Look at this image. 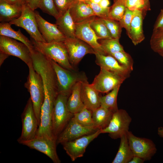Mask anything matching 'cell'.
Instances as JSON below:
<instances>
[{"label":"cell","mask_w":163,"mask_h":163,"mask_svg":"<svg viewBox=\"0 0 163 163\" xmlns=\"http://www.w3.org/2000/svg\"><path fill=\"white\" fill-rule=\"evenodd\" d=\"M118 39H101L98 40L105 53L112 55L117 52L124 51L123 47L121 45Z\"/></svg>","instance_id":"29"},{"label":"cell","mask_w":163,"mask_h":163,"mask_svg":"<svg viewBox=\"0 0 163 163\" xmlns=\"http://www.w3.org/2000/svg\"><path fill=\"white\" fill-rule=\"evenodd\" d=\"M134 11L126 8L125 13L121 19L119 21L122 28L126 30L127 34L129 31Z\"/></svg>","instance_id":"39"},{"label":"cell","mask_w":163,"mask_h":163,"mask_svg":"<svg viewBox=\"0 0 163 163\" xmlns=\"http://www.w3.org/2000/svg\"><path fill=\"white\" fill-rule=\"evenodd\" d=\"M127 136L134 155L138 156L146 161L151 160L156 153L157 148L152 140L136 136L129 131L127 132Z\"/></svg>","instance_id":"9"},{"label":"cell","mask_w":163,"mask_h":163,"mask_svg":"<svg viewBox=\"0 0 163 163\" xmlns=\"http://www.w3.org/2000/svg\"><path fill=\"white\" fill-rule=\"evenodd\" d=\"M114 112L100 106L92 111V117L95 127L98 129H103L109 124Z\"/></svg>","instance_id":"25"},{"label":"cell","mask_w":163,"mask_h":163,"mask_svg":"<svg viewBox=\"0 0 163 163\" xmlns=\"http://www.w3.org/2000/svg\"><path fill=\"white\" fill-rule=\"evenodd\" d=\"M22 9V5L11 4L4 0H0V21L9 22L18 18Z\"/></svg>","instance_id":"21"},{"label":"cell","mask_w":163,"mask_h":163,"mask_svg":"<svg viewBox=\"0 0 163 163\" xmlns=\"http://www.w3.org/2000/svg\"><path fill=\"white\" fill-rule=\"evenodd\" d=\"M40 8L43 12L53 16L56 19L59 16L54 0H41Z\"/></svg>","instance_id":"36"},{"label":"cell","mask_w":163,"mask_h":163,"mask_svg":"<svg viewBox=\"0 0 163 163\" xmlns=\"http://www.w3.org/2000/svg\"><path fill=\"white\" fill-rule=\"evenodd\" d=\"M145 161L143 159L138 156L134 155L129 163H143Z\"/></svg>","instance_id":"42"},{"label":"cell","mask_w":163,"mask_h":163,"mask_svg":"<svg viewBox=\"0 0 163 163\" xmlns=\"http://www.w3.org/2000/svg\"><path fill=\"white\" fill-rule=\"evenodd\" d=\"M110 4L109 0H101L99 5L102 8H107Z\"/></svg>","instance_id":"43"},{"label":"cell","mask_w":163,"mask_h":163,"mask_svg":"<svg viewBox=\"0 0 163 163\" xmlns=\"http://www.w3.org/2000/svg\"><path fill=\"white\" fill-rule=\"evenodd\" d=\"M126 79L118 74L100 68L99 73L91 84L99 92L106 93L121 85Z\"/></svg>","instance_id":"12"},{"label":"cell","mask_w":163,"mask_h":163,"mask_svg":"<svg viewBox=\"0 0 163 163\" xmlns=\"http://www.w3.org/2000/svg\"><path fill=\"white\" fill-rule=\"evenodd\" d=\"M143 12L139 10H134L129 31L127 34L135 46L141 42L145 38L142 27Z\"/></svg>","instance_id":"19"},{"label":"cell","mask_w":163,"mask_h":163,"mask_svg":"<svg viewBox=\"0 0 163 163\" xmlns=\"http://www.w3.org/2000/svg\"><path fill=\"white\" fill-rule=\"evenodd\" d=\"M90 25L97 36L100 39L112 38L111 35L101 18L96 16H93Z\"/></svg>","instance_id":"28"},{"label":"cell","mask_w":163,"mask_h":163,"mask_svg":"<svg viewBox=\"0 0 163 163\" xmlns=\"http://www.w3.org/2000/svg\"><path fill=\"white\" fill-rule=\"evenodd\" d=\"M158 136L161 138H163V127H159L158 129Z\"/></svg>","instance_id":"46"},{"label":"cell","mask_w":163,"mask_h":163,"mask_svg":"<svg viewBox=\"0 0 163 163\" xmlns=\"http://www.w3.org/2000/svg\"><path fill=\"white\" fill-rule=\"evenodd\" d=\"M97 130L95 127H88L82 125L72 117L57 137L56 142L58 144H62L92 133Z\"/></svg>","instance_id":"14"},{"label":"cell","mask_w":163,"mask_h":163,"mask_svg":"<svg viewBox=\"0 0 163 163\" xmlns=\"http://www.w3.org/2000/svg\"><path fill=\"white\" fill-rule=\"evenodd\" d=\"M34 11L27 6L22 5L21 15L9 23L24 29L34 40L46 42L39 29Z\"/></svg>","instance_id":"5"},{"label":"cell","mask_w":163,"mask_h":163,"mask_svg":"<svg viewBox=\"0 0 163 163\" xmlns=\"http://www.w3.org/2000/svg\"><path fill=\"white\" fill-rule=\"evenodd\" d=\"M29 74L24 86L30 94L35 114L39 126L40 122V110L44 98V92L42 79L35 70L33 64L28 66Z\"/></svg>","instance_id":"2"},{"label":"cell","mask_w":163,"mask_h":163,"mask_svg":"<svg viewBox=\"0 0 163 163\" xmlns=\"http://www.w3.org/2000/svg\"><path fill=\"white\" fill-rule=\"evenodd\" d=\"M56 143L55 138L35 136L33 139L21 144L44 154L54 163H60L61 161L56 151Z\"/></svg>","instance_id":"11"},{"label":"cell","mask_w":163,"mask_h":163,"mask_svg":"<svg viewBox=\"0 0 163 163\" xmlns=\"http://www.w3.org/2000/svg\"><path fill=\"white\" fill-rule=\"evenodd\" d=\"M7 2L13 5H22L21 0H4Z\"/></svg>","instance_id":"45"},{"label":"cell","mask_w":163,"mask_h":163,"mask_svg":"<svg viewBox=\"0 0 163 163\" xmlns=\"http://www.w3.org/2000/svg\"><path fill=\"white\" fill-rule=\"evenodd\" d=\"M93 16L76 24V37L88 44L94 49L95 53L107 55L98 42L100 38L97 36L90 26V22Z\"/></svg>","instance_id":"15"},{"label":"cell","mask_w":163,"mask_h":163,"mask_svg":"<svg viewBox=\"0 0 163 163\" xmlns=\"http://www.w3.org/2000/svg\"><path fill=\"white\" fill-rule=\"evenodd\" d=\"M41 0H21L22 5H25L34 11L37 8H40Z\"/></svg>","instance_id":"40"},{"label":"cell","mask_w":163,"mask_h":163,"mask_svg":"<svg viewBox=\"0 0 163 163\" xmlns=\"http://www.w3.org/2000/svg\"><path fill=\"white\" fill-rule=\"evenodd\" d=\"M63 43L70 62L74 68L78 65L85 55L95 53L90 45L76 37L66 38Z\"/></svg>","instance_id":"10"},{"label":"cell","mask_w":163,"mask_h":163,"mask_svg":"<svg viewBox=\"0 0 163 163\" xmlns=\"http://www.w3.org/2000/svg\"><path fill=\"white\" fill-rule=\"evenodd\" d=\"M73 117L83 126L94 127L92 117V111L85 107L80 111L74 114Z\"/></svg>","instance_id":"31"},{"label":"cell","mask_w":163,"mask_h":163,"mask_svg":"<svg viewBox=\"0 0 163 163\" xmlns=\"http://www.w3.org/2000/svg\"><path fill=\"white\" fill-rule=\"evenodd\" d=\"M101 133L100 129H98L92 133L62 144L71 160L74 161L78 158L83 156L89 143Z\"/></svg>","instance_id":"13"},{"label":"cell","mask_w":163,"mask_h":163,"mask_svg":"<svg viewBox=\"0 0 163 163\" xmlns=\"http://www.w3.org/2000/svg\"><path fill=\"white\" fill-rule=\"evenodd\" d=\"M151 49L159 53L163 50V30L153 31L150 41Z\"/></svg>","instance_id":"33"},{"label":"cell","mask_w":163,"mask_h":163,"mask_svg":"<svg viewBox=\"0 0 163 163\" xmlns=\"http://www.w3.org/2000/svg\"><path fill=\"white\" fill-rule=\"evenodd\" d=\"M9 22L0 24V35L7 37L20 41L26 45L30 51L34 48L31 41L24 36L19 29L17 31L13 29Z\"/></svg>","instance_id":"23"},{"label":"cell","mask_w":163,"mask_h":163,"mask_svg":"<svg viewBox=\"0 0 163 163\" xmlns=\"http://www.w3.org/2000/svg\"><path fill=\"white\" fill-rule=\"evenodd\" d=\"M69 11L75 24L96 16L92 8L82 0H75Z\"/></svg>","instance_id":"20"},{"label":"cell","mask_w":163,"mask_h":163,"mask_svg":"<svg viewBox=\"0 0 163 163\" xmlns=\"http://www.w3.org/2000/svg\"><path fill=\"white\" fill-rule=\"evenodd\" d=\"M9 56L5 53L0 52V66L2 65L4 61Z\"/></svg>","instance_id":"44"},{"label":"cell","mask_w":163,"mask_h":163,"mask_svg":"<svg viewBox=\"0 0 163 163\" xmlns=\"http://www.w3.org/2000/svg\"><path fill=\"white\" fill-rule=\"evenodd\" d=\"M75 0H54L56 8L59 16L65 13L69 8Z\"/></svg>","instance_id":"38"},{"label":"cell","mask_w":163,"mask_h":163,"mask_svg":"<svg viewBox=\"0 0 163 163\" xmlns=\"http://www.w3.org/2000/svg\"><path fill=\"white\" fill-rule=\"evenodd\" d=\"M58 28L66 38L76 37V24L71 16L69 9L56 19Z\"/></svg>","instance_id":"22"},{"label":"cell","mask_w":163,"mask_h":163,"mask_svg":"<svg viewBox=\"0 0 163 163\" xmlns=\"http://www.w3.org/2000/svg\"><path fill=\"white\" fill-rule=\"evenodd\" d=\"M95 63L100 68L118 74L126 79L131 71L120 64L111 55H103L95 53Z\"/></svg>","instance_id":"17"},{"label":"cell","mask_w":163,"mask_h":163,"mask_svg":"<svg viewBox=\"0 0 163 163\" xmlns=\"http://www.w3.org/2000/svg\"><path fill=\"white\" fill-rule=\"evenodd\" d=\"M126 8L132 11L141 10L145 11L150 10L149 0H126Z\"/></svg>","instance_id":"35"},{"label":"cell","mask_w":163,"mask_h":163,"mask_svg":"<svg viewBox=\"0 0 163 163\" xmlns=\"http://www.w3.org/2000/svg\"><path fill=\"white\" fill-rule=\"evenodd\" d=\"M82 84V82H78L75 84L67 100L68 109L73 114L78 112L85 107L81 97Z\"/></svg>","instance_id":"24"},{"label":"cell","mask_w":163,"mask_h":163,"mask_svg":"<svg viewBox=\"0 0 163 163\" xmlns=\"http://www.w3.org/2000/svg\"><path fill=\"white\" fill-rule=\"evenodd\" d=\"M82 0L92 8L96 16L102 18H109L110 7L103 8L99 4L92 3L89 0Z\"/></svg>","instance_id":"37"},{"label":"cell","mask_w":163,"mask_h":163,"mask_svg":"<svg viewBox=\"0 0 163 163\" xmlns=\"http://www.w3.org/2000/svg\"><path fill=\"white\" fill-rule=\"evenodd\" d=\"M39 29L46 42H63L66 38L56 24L51 23L44 19L39 13L34 11Z\"/></svg>","instance_id":"16"},{"label":"cell","mask_w":163,"mask_h":163,"mask_svg":"<svg viewBox=\"0 0 163 163\" xmlns=\"http://www.w3.org/2000/svg\"><path fill=\"white\" fill-rule=\"evenodd\" d=\"M0 52L18 58L27 66L33 64L29 48L24 43L15 39L0 35Z\"/></svg>","instance_id":"8"},{"label":"cell","mask_w":163,"mask_h":163,"mask_svg":"<svg viewBox=\"0 0 163 163\" xmlns=\"http://www.w3.org/2000/svg\"><path fill=\"white\" fill-rule=\"evenodd\" d=\"M50 60L56 75L59 93L69 96L73 87L77 83L88 81L84 72L65 69Z\"/></svg>","instance_id":"3"},{"label":"cell","mask_w":163,"mask_h":163,"mask_svg":"<svg viewBox=\"0 0 163 163\" xmlns=\"http://www.w3.org/2000/svg\"><path fill=\"white\" fill-rule=\"evenodd\" d=\"M158 53L163 58V50L159 52V53Z\"/></svg>","instance_id":"48"},{"label":"cell","mask_w":163,"mask_h":163,"mask_svg":"<svg viewBox=\"0 0 163 163\" xmlns=\"http://www.w3.org/2000/svg\"><path fill=\"white\" fill-rule=\"evenodd\" d=\"M21 118L22 131L20 136L17 140L20 144L35 137L39 127L38 120L30 97L27 101L21 114Z\"/></svg>","instance_id":"7"},{"label":"cell","mask_w":163,"mask_h":163,"mask_svg":"<svg viewBox=\"0 0 163 163\" xmlns=\"http://www.w3.org/2000/svg\"><path fill=\"white\" fill-rule=\"evenodd\" d=\"M120 86L116 87L105 96H100L99 100L101 106L109 109L113 112L118 109L117 99Z\"/></svg>","instance_id":"27"},{"label":"cell","mask_w":163,"mask_h":163,"mask_svg":"<svg viewBox=\"0 0 163 163\" xmlns=\"http://www.w3.org/2000/svg\"><path fill=\"white\" fill-rule=\"evenodd\" d=\"M163 30V9L161 10L154 25L153 31Z\"/></svg>","instance_id":"41"},{"label":"cell","mask_w":163,"mask_h":163,"mask_svg":"<svg viewBox=\"0 0 163 163\" xmlns=\"http://www.w3.org/2000/svg\"><path fill=\"white\" fill-rule=\"evenodd\" d=\"M120 64L129 70L133 69V62L131 56L124 50L120 51L111 55Z\"/></svg>","instance_id":"34"},{"label":"cell","mask_w":163,"mask_h":163,"mask_svg":"<svg viewBox=\"0 0 163 163\" xmlns=\"http://www.w3.org/2000/svg\"><path fill=\"white\" fill-rule=\"evenodd\" d=\"M113 4L110 7L109 18L119 21L123 16L126 8L125 1L113 0Z\"/></svg>","instance_id":"30"},{"label":"cell","mask_w":163,"mask_h":163,"mask_svg":"<svg viewBox=\"0 0 163 163\" xmlns=\"http://www.w3.org/2000/svg\"><path fill=\"white\" fill-rule=\"evenodd\" d=\"M31 40L34 48L46 57L65 69H75L70 62L63 42L47 43L37 41L31 38Z\"/></svg>","instance_id":"1"},{"label":"cell","mask_w":163,"mask_h":163,"mask_svg":"<svg viewBox=\"0 0 163 163\" xmlns=\"http://www.w3.org/2000/svg\"><path fill=\"white\" fill-rule=\"evenodd\" d=\"M99 92L88 81L82 82V100L85 106L92 111L101 106Z\"/></svg>","instance_id":"18"},{"label":"cell","mask_w":163,"mask_h":163,"mask_svg":"<svg viewBox=\"0 0 163 163\" xmlns=\"http://www.w3.org/2000/svg\"><path fill=\"white\" fill-rule=\"evenodd\" d=\"M131 121L132 118L125 110L118 109L113 113L108 125L100 129L101 133H108L112 139L120 138L129 131Z\"/></svg>","instance_id":"6"},{"label":"cell","mask_w":163,"mask_h":163,"mask_svg":"<svg viewBox=\"0 0 163 163\" xmlns=\"http://www.w3.org/2000/svg\"><path fill=\"white\" fill-rule=\"evenodd\" d=\"M122 0L124 1H126V0Z\"/></svg>","instance_id":"49"},{"label":"cell","mask_w":163,"mask_h":163,"mask_svg":"<svg viewBox=\"0 0 163 163\" xmlns=\"http://www.w3.org/2000/svg\"><path fill=\"white\" fill-rule=\"evenodd\" d=\"M69 96L66 94L59 93L54 103L52 113V129L53 135L56 139L73 115L67 107Z\"/></svg>","instance_id":"4"},{"label":"cell","mask_w":163,"mask_h":163,"mask_svg":"<svg viewBox=\"0 0 163 163\" xmlns=\"http://www.w3.org/2000/svg\"><path fill=\"white\" fill-rule=\"evenodd\" d=\"M91 2L99 4L101 0H89Z\"/></svg>","instance_id":"47"},{"label":"cell","mask_w":163,"mask_h":163,"mask_svg":"<svg viewBox=\"0 0 163 163\" xmlns=\"http://www.w3.org/2000/svg\"><path fill=\"white\" fill-rule=\"evenodd\" d=\"M101 18L108 29L112 37L119 39L122 28L119 21L109 18Z\"/></svg>","instance_id":"32"},{"label":"cell","mask_w":163,"mask_h":163,"mask_svg":"<svg viewBox=\"0 0 163 163\" xmlns=\"http://www.w3.org/2000/svg\"><path fill=\"white\" fill-rule=\"evenodd\" d=\"M120 139L118 151L112 163H129L134 155L130 147L127 134L123 135Z\"/></svg>","instance_id":"26"}]
</instances>
